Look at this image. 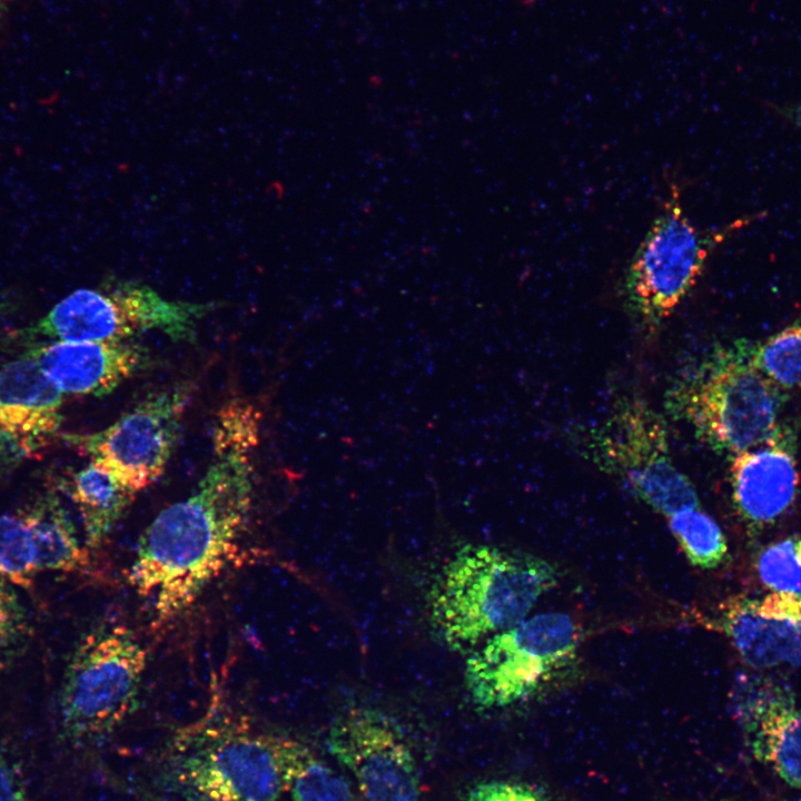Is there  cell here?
Returning a JSON list of instances; mask_svg holds the SVG:
<instances>
[{
  "label": "cell",
  "mask_w": 801,
  "mask_h": 801,
  "mask_svg": "<svg viewBox=\"0 0 801 801\" xmlns=\"http://www.w3.org/2000/svg\"><path fill=\"white\" fill-rule=\"evenodd\" d=\"M259 419L249 407L224 406L214 427L212 461L196 488L141 533L126 580L151 603L155 629L185 614L237 553L253 508Z\"/></svg>",
  "instance_id": "1"
},
{
  "label": "cell",
  "mask_w": 801,
  "mask_h": 801,
  "mask_svg": "<svg viewBox=\"0 0 801 801\" xmlns=\"http://www.w3.org/2000/svg\"><path fill=\"white\" fill-rule=\"evenodd\" d=\"M557 578L556 567L536 555L465 545L432 587L431 622L449 647L472 649L525 620Z\"/></svg>",
  "instance_id": "2"
},
{
  "label": "cell",
  "mask_w": 801,
  "mask_h": 801,
  "mask_svg": "<svg viewBox=\"0 0 801 801\" xmlns=\"http://www.w3.org/2000/svg\"><path fill=\"white\" fill-rule=\"evenodd\" d=\"M750 345L738 339L714 347L680 373L665 393L669 414L720 454L754 447L780 424L782 388L753 365Z\"/></svg>",
  "instance_id": "3"
},
{
  "label": "cell",
  "mask_w": 801,
  "mask_h": 801,
  "mask_svg": "<svg viewBox=\"0 0 801 801\" xmlns=\"http://www.w3.org/2000/svg\"><path fill=\"white\" fill-rule=\"evenodd\" d=\"M148 651L125 623L107 621L79 642L59 694L62 735L89 742L113 732L136 709Z\"/></svg>",
  "instance_id": "4"
},
{
  "label": "cell",
  "mask_w": 801,
  "mask_h": 801,
  "mask_svg": "<svg viewBox=\"0 0 801 801\" xmlns=\"http://www.w3.org/2000/svg\"><path fill=\"white\" fill-rule=\"evenodd\" d=\"M216 303L169 300L137 280L109 277L99 288H81L57 303L34 324L16 332L33 342H122L147 330L191 340Z\"/></svg>",
  "instance_id": "5"
},
{
  "label": "cell",
  "mask_w": 801,
  "mask_h": 801,
  "mask_svg": "<svg viewBox=\"0 0 801 801\" xmlns=\"http://www.w3.org/2000/svg\"><path fill=\"white\" fill-rule=\"evenodd\" d=\"M273 735L222 712L215 696L207 715L175 740L178 779L207 801H279Z\"/></svg>",
  "instance_id": "6"
},
{
  "label": "cell",
  "mask_w": 801,
  "mask_h": 801,
  "mask_svg": "<svg viewBox=\"0 0 801 801\" xmlns=\"http://www.w3.org/2000/svg\"><path fill=\"white\" fill-rule=\"evenodd\" d=\"M585 454L666 517L700 505L693 484L674 464L663 417L644 400H621L590 431Z\"/></svg>",
  "instance_id": "7"
},
{
  "label": "cell",
  "mask_w": 801,
  "mask_h": 801,
  "mask_svg": "<svg viewBox=\"0 0 801 801\" xmlns=\"http://www.w3.org/2000/svg\"><path fill=\"white\" fill-rule=\"evenodd\" d=\"M578 641L576 623L562 612L540 613L490 636L465 663L474 704L497 709L527 699L575 659Z\"/></svg>",
  "instance_id": "8"
},
{
  "label": "cell",
  "mask_w": 801,
  "mask_h": 801,
  "mask_svg": "<svg viewBox=\"0 0 801 801\" xmlns=\"http://www.w3.org/2000/svg\"><path fill=\"white\" fill-rule=\"evenodd\" d=\"M719 239L692 224L673 187L625 270L627 309L646 326L661 324L694 287Z\"/></svg>",
  "instance_id": "9"
},
{
  "label": "cell",
  "mask_w": 801,
  "mask_h": 801,
  "mask_svg": "<svg viewBox=\"0 0 801 801\" xmlns=\"http://www.w3.org/2000/svg\"><path fill=\"white\" fill-rule=\"evenodd\" d=\"M190 398L188 384L169 386L149 393L103 429L60 437L138 493L164 474Z\"/></svg>",
  "instance_id": "10"
},
{
  "label": "cell",
  "mask_w": 801,
  "mask_h": 801,
  "mask_svg": "<svg viewBox=\"0 0 801 801\" xmlns=\"http://www.w3.org/2000/svg\"><path fill=\"white\" fill-rule=\"evenodd\" d=\"M327 748L356 779L366 801H423L412 750L382 712L353 709L330 725Z\"/></svg>",
  "instance_id": "11"
},
{
  "label": "cell",
  "mask_w": 801,
  "mask_h": 801,
  "mask_svg": "<svg viewBox=\"0 0 801 801\" xmlns=\"http://www.w3.org/2000/svg\"><path fill=\"white\" fill-rule=\"evenodd\" d=\"M63 395L23 353L0 365V465L33 458L60 437Z\"/></svg>",
  "instance_id": "12"
},
{
  "label": "cell",
  "mask_w": 801,
  "mask_h": 801,
  "mask_svg": "<svg viewBox=\"0 0 801 801\" xmlns=\"http://www.w3.org/2000/svg\"><path fill=\"white\" fill-rule=\"evenodd\" d=\"M795 454V434L780 423L765 441L731 456L733 503L750 526L772 524L793 504L799 486Z\"/></svg>",
  "instance_id": "13"
},
{
  "label": "cell",
  "mask_w": 801,
  "mask_h": 801,
  "mask_svg": "<svg viewBox=\"0 0 801 801\" xmlns=\"http://www.w3.org/2000/svg\"><path fill=\"white\" fill-rule=\"evenodd\" d=\"M23 354L63 393L101 397L151 365L142 345L122 342L52 340L33 344Z\"/></svg>",
  "instance_id": "14"
},
{
  "label": "cell",
  "mask_w": 801,
  "mask_h": 801,
  "mask_svg": "<svg viewBox=\"0 0 801 801\" xmlns=\"http://www.w3.org/2000/svg\"><path fill=\"white\" fill-rule=\"evenodd\" d=\"M745 694H740L735 713L749 750L787 784L801 788V709L793 693L756 679Z\"/></svg>",
  "instance_id": "15"
},
{
  "label": "cell",
  "mask_w": 801,
  "mask_h": 801,
  "mask_svg": "<svg viewBox=\"0 0 801 801\" xmlns=\"http://www.w3.org/2000/svg\"><path fill=\"white\" fill-rule=\"evenodd\" d=\"M718 624L749 665L801 668V620L761 616L739 595L721 604Z\"/></svg>",
  "instance_id": "16"
},
{
  "label": "cell",
  "mask_w": 801,
  "mask_h": 801,
  "mask_svg": "<svg viewBox=\"0 0 801 801\" xmlns=\"http://www.w3.org/2000/svg\"><path fill=\"white\" fill-rule=\"evenodd\" d=\"M38 572L90 575L91 550L80 543L68 510L56 492H47L21 510Z\"/></svg>",
  "instance_id": "17"
},
{
  "label": "cell",
  "mask_w": 801,
  "mask_h": 801,
  "mask_svg": "<svg viewBox=\"0 0 801 801\" xmlns=\"http://www.w3.org/2000/svg\"><path fill=\"white\" fill-rule=\"evenodd\" d=\"M63 488L79 513L83 543L92 552L106 543L137 494L92 461L72 473Z\"/></svg>",
  "instance_id": "18"
},
{
  "label": "cell",
  "mask_w": 801,
  "mask_h": 801,
  "mask_svg": "<svg viewBox=\"0 0 801 801\" xmlns=\"http://www.w3.org/2000/svg\"><path fill=\"white\" fill-rule=\"evenodd\" d=\"M283 790L294 801H358L347 781L304 743L273 735Z\"/></svg>",
  "instance_id": "19"
},
{
  "label": "cell",
  "mask_w": 801,
  "mask_h": 801,
  "mask_svg": "<svg viewBox=\"0 0 801 801\" xmlns=\"http://www.w3.org/2000/svg\"><path fill=\"white\" fill-rule=\"evenodd\" d=\"M668 518L672 534L691 564L704 570L721 564L728 554V544L723 532L711 516L695 507Z\"/></svg>",
  "instance_id": "20"
},
{
  "label": "cell",
  "mask_w": 801,
  "mask_h": 801,
  "mask_svg": "<svg viewBox=\"0 0 801 801\" xmlns=\"http://www.w3.org/2000/svg\"><path fill=\"white\" fill-rule=\"evenodd\" d=\"M750 356L779 387H801V318L763 342L751 343Z\"/></svg>",
  "instance_id": "21"
},
{
  "label": "cell",
  "mask_w": 801,
  "mask_h": 801,
  "mask_svg": "<svg viewBox=\"0 0 801 801\" xmlns=\"http://www.w3.org/2000/svg\"><path fill=\"white\" fill-rule=\"evenodd\" d=\"M38 568L30 532L21 510L0 515V576L9 583L31 587Z\"/></svg>",
  "instance_id": "22"
},
{
  "label": "cell",
  "mask_w": 801,
  "mask_h": 801,
  "mask_svg": "<svg viewBox=\"0 0 801 801\" xmlns=\"http://www.w3.org/2000/svg\"><path fill=\"white\" fill-rule=\"evenodd\" d=\"M758 573L772 592L801 595V537L768 545L758 557Z\"/></svg>",
  "instance_id": "23"
},
{
  "label": "cell",
  "mask_w": 801,
  "mask_h": 801,
  "mask_svg": "<svg viewBox=\"0 0 801 801\" xmlns=\"http://www.w3.org/2000/svg\"><path fill=\"white\" fill-rule=\"evenodd\" d=\"M0 576V661L11 655L28 634V621L18 595Z\"/></svg>",
  "instance_id": "24"
},
{
  "label": "cell",
  "mask_w": 801,
  "mask_h": 801,
  "mask_svg": "<svg viewBox=\"0 0 801 801\" xmlns=\"http://www.w3.org/2000/svg\"><path fill=\"white\" fill-rule=\"evenodd\" d=\"M467 801H551L534 788L507 780H488L474 785Z\"/></svg>",
  "instance_id": "25"
},
{
  "label": "cell",
  "mask_w": 801,
  "mask_h": 801,
  "mask_svg": "<svg viewBox=\"0 0 801 801\" xmlns=\"http://www.w3.org/2000/svg\"><path fill=\"white\" fill-rule=\"evenodd\" d=\"M0 801H28L18 767L0 753Z\"/></svg>",
  "instance_id": "26"
},
{
  "label": "cell",
  "mask_w": 801,
  "mask_h": 801,
  "mask_svg": "<svg viewBox=\"0 0 801 801\" xmlns=\"http://www.w3.org/2000/svg\"><path fill=\"white\" fill-rule=\"evenodd\" d=\"M789 116L792 118L794 123L801 129V106L793 108L792 111L789 113Z\"/></svg>",
  "instance_id": "27"
},
{
  "label": "cell",
  "mask_w": 801,
  "mask_h": 801,
  "mask_svg": "<svg viewBox=\"0 0 801 801\" xmlns=\"http://www.w3.org/2000/svg\"><path fill=\"white\" fill-rule=\"evenodd\" d=\"M10 300L3 296H0V318L8 313L10 308Z\"/></svg>",
  "instance_id": "28"
},
{
  "label": "cell",
  "mask_w": 801,
  "mask_h": 801,
  "mask_svg": "<svg viewBox=\"0 0 801 801\" xmlns=\"http://www.w3.org/2000/svg\"><path fill=\"white\" fill-rule=\"evenodd\" d=\"M12 0H0V11L6 8Z\"/></svg>",
  "instance_id": "29"
},
{
  "label": "cell",
  "mask_w": 801,
  "mask_h": 801,
  "mask_svg": "<svg viewBox=\"0 0 801 801\" xmlns=\"http://www.w3.org/2000/svg\"><path fill=\"white\" fill-rule=\"evenodd\" d=\"M794 801H801V795L799 798H797Z\"/></svg>",
  "instance_id": "30"
}]
</instances>
